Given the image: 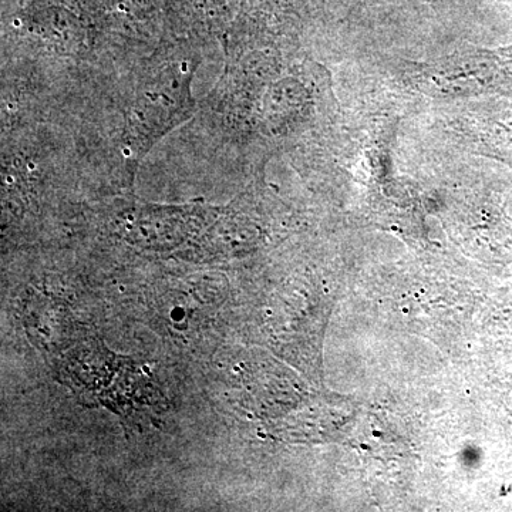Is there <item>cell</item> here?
Returning <instances> with one entry per match:
<instances>
[{
	"mask_svg": "<svg viewBox=\"0 0 512 512\" xmlns=\"http://www.w3.org/2000/svg\"><path fill=\"white\" fill-rule=\"evenodd\" d=\"M197 63L190 52L165 53L131 86L120 131L121 157L128 170L133 171L161 138L194 113L192 80Z\"/></svg>",
	"mask_w": 512,
	"mask_h": 512,
	"instance_id": "obj_1",
	"label": "cell"
},
{
	"mask_svg": "<svg viewBox=\"0 0 512 512\" xmlns=\"http://www.w3.org/2000/svg\"><path fill=\"white\" fill-rule=\"evenodd\" d=\"M101 36L140 37L168 28L164 0H83Z\"/></svg>",
	"mask_w": 512,
	"mask_h": 512,
	"instance_id": "obj_2",
	"label": "cell"
},
{
	"mask_svg": "<svg viewBox=\"0 0 512 512\" xmlns=\"http://www.w3.org/2000/svg\"><path fill=\"white\" fill-rule=\"evenodd\" d=\"M204 218L197 208H134L127 215V235L131 241L150 248H173Z\"/></svg>",
	"mask_w": 512,
	"mask_h": 512,
	"instance_id": "obj_3",
	"label": "cell"
},
{
	"mask_svg": "<svg viewBox=\"0 0 512 512\" xmlns=\"http://www.w3.org/2000/svg\"><path fill=\"white\" fill-rule=\"evenodd\" d=\"M168 28L187 37L224 36L229 0H164Z\"/></svg>",
	"mask_w": 512,
	"mask_h": 512,
	"instance_id": "obj_4",
	"label": "cell"
},
{
	"mask_svg": "<svg viewBox=\"0 0 512 512\" xmlns=\"http://www.w3.org/2000/svg\"><path fill=\"white\" fill-rule=\"evenodd\" d=\"M22 2V0H15V3Z\"/></svg>",
	"mask_w": 512,
	"mask_h": 512,
	"instance_id": "obj_5",
	"label": "cell"
}]
</instances>
